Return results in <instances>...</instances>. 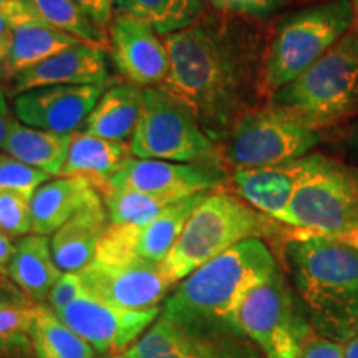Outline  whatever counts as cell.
Here are the masks:
<instances>
[{
	"label": "cell",
	"mask_w": 358,
	"mask_h": 358,
	"mask_svg": "<svg viewBox=\"0 0 358 358\" xmlns=\"http://www.w3.org/2000/svg\"><path fill=\"white\" fill-rule=\"evenodd\" d=\"M169 73L161 90L185 105L214 143L257 108L264 93L267 40L248 19L204 13L194 25L163 37Z\"/></svg>",
	"instance_id": "6da1fadb"
},
{
	"label": "cell",
	"mask_w": 358,
	"mask_h": 358,
	"mask_svg": "<svg viewBox=\"0 0 358 358\" xmlns=\"http://www.w3.org/2000/svg\"><path fill=\"white\" fill-rule=\"evenodd\" d=\"M277 268L264 241H243L182 279L159 317L199 337L245 338L237 327V308L249 290Z\"/></svg>",
	"instance_id": "7a4b0ae2"
},
{
	"label": "cell",
	"mask_w": 358,
	"mask_h": 358,
	"mask_svg": "<svg viewBox=\"0 0 358 358\" xmlns=\"http://www.w3.org/2000/svg\"><path fill=\"white\" fill-rule=\"evenodd\" d=\"M290 274L313 332L338 343L358 335V249L301 232L285 245Z\"/></svg>",
	"instance_id": "3957f363"
},
{
	"label": "cell",
	"mask_w": 358,
	"mask_h": 358,
	"mask_svg": "<svg viewBox=\"0 0 358 358\" xmlns=\"http://www.w3.org/2000/svg\"><path fill=\"white\" fill-rule=\"evenodd\" d=\"M312 128H335L358 115V20L306 73L268 96Z\"/></svg>",
	"instance_id": "277c9868"
},
{
	"label": "cell",
	"mask_w": 358,
	"mask_h": 358,
	"mask_svg": "<svg viewBox=\"0 0 358 358\" xmlns=\"http://www.w3.org/2000/svg\"><path fill=\"white\" fill-rule=\"evenodd\" d=\"M355 20L350 0H325L284 17L266 43L262 69L266 96L306 73Z\"/></svg>",
	"instance_id": "5b68a950"
},
{
	"label": "cell",
	"mask_w": 358,
	"mask_h": 358,
	"mask_svg": "<svg viewBox=\"0 0 358 358\" xmlns=\"http://www.w3.org/2000/svg\"><path fill=\"white\" fill-rule=\"evenodd\" d=\"M268 219L243 198L227 192L208 194L192 211L161 266L173 284H178L243 241L267 234L271 231Z\"/></svg>",
	"instance_id": "8992f818"
},
{
	"label": "cell",
	"mask_w": 358,
	"mask_h": 358,
	"mask_svg": "<svg viewBox=\"0 0 358 358\" xmlns=\"http://www.w3.org/2000/svg\"><path fill=\"white\" fill-rule=\"evenodd\" d=\"M279 222L327 237L357 231L358 168L313 153L310 171Z\"/></svg>",
	"instance_id": "52a82bcc"
},
{
	"label": "cell",
	"mask_w": 358,
	"mask_h": 358,
	"mask_svg": "<svg viewBox=\"0 0 358 358\" xmlns=\"http://www.w3.org/2000/svg\"><path fill=\"white\" fill-rule=\"evenodd\" d=\"M140 159H163L216 166V143L201 129L185 105L159 87L143 90L140 120L129 141Z\"/></svg>",
	"instance_id": "ba28073f"
},
{
	"label": "cell",
	"mask_w": 358,
	"mask_h": 358,
	"mask_svg": "<svg viewBox=\"0 0 358 358\" xmlns=\"http://www.w3.org/2000/svg\"><path fill=\"white\" fill-rule=\"evenodd\" d=\"M320 140L319 131L297 115L267 103L234 124L226 156L236 169L277 166L310 155Z\"/></svg>",
	"instance_id": "9c48e42d"
},
{
	"label": "cell",
	"mask_w": 358,
	"mask_h": 358,
	"mask_svg": "<svg viewBox=\"0 0 358 358\" xmlns=\"http://www.w3.org/2000/svg\"><path fill=\"white\" fill-rule=\"evenodd\" d=\"M236 319L244 337L256 342L266 358H301L313 334L280 267L249 290Z\"/></svg>",
	"instance_id": "30bf717a"
},
{
	"label": "cell",
	"mask_w": 358,
	"mask_h": 358,
	"mask_svg": "<svg viewBox=\"0 0 358 358\" xmlns=\"http://www.w3.org/2000/svg\"><path fill=\"white\" fill-rule=\"evenodd\" d=\"M80 275L88 295L129 310L158 307L174 285L161 264L134 256L106 234Z\"/></svg>",
	"instance_id": "8fae6325"
},
{
	"label": "cell",
	"mask_w": 358,
	"mask_h": 358,
	"mask_svg": "<svg viewBox=\"0 0 358 358\" xmlns=\"http://www.w3.org/2000/svg\"><path fill=\"white\" fill-rule=\"evenodd\" d=\"M58 319L103 355L128 350L158 320L161 307L145 310L113 307L92 295H83L57 313Z\"/></svg>",
	"instance_id": "7c38bea8"
},
{
	"label": "cell",
	"mask_w": 358,
	"mask_h": 358,
	"mask_svg": "<svg viewBox=\"0 0 358 358\" xmlns=\"http://www.w3.org/2000/svg\"><path fill=\"white\" fill-rule=\"evenodd\" d=\"M222 182L224 176L217 166L140 159L131 156L103 185L179 201L216 189Z\"/></svg>",
	"instance_id": "4fadbf2b"
},
{
	"label": "cell",
	"mask_w": 358,
	"mask_h": 358,
	"mask_svg": "<svg viewBox=\"0 0 358 358\" xmlns=\"http://www.w3.org/2000/svg\"><path fill=\"white\" fill-rule=\"evenodd\" d=\"M106 32L113 64L128 83L140 88L164 83L169 73V55L164 40L153 27L128 13L115 12Z\"/></svg>",
	"instance_id": "5bb4252c"
},
{
	"label": "cell",
	"mask_w": 358,
	"mask_h": 358,
	"mask_svg": "<svg viewBox=\"0 0 358 358\" xmlns=\"http://www.w3.org/2000/svg\"><path fill=\"white\" fill-rule=\"evenodd\" d=\"M110 85H58L30 90L13 98V113L27 127L77 133Z\"/></svg>",
	"instance_id": "9a60e30c"
},
{
	"label": "cell",
	"mask_w": 358,
	"mask_h": 358,
	"mask_svg": "<svg viewBox=\"0 0 358 358\" xmlns=\"http://www.w3.org/2000/svg\"><path fill=\"white\" fill-rule=\"evenodd\" d=\"M124 355L127 358H259L248 338L199 337L161 317Z\"/></svg>",
	"instance_id": "2e32d148"
},
{
	"label": "cell",
	"mask_w": 358,
	"mask_h": 358,
	"mask_svg": "<svg viewBox=\"0 0 358 358\" xmlns=\"http://www.w3.org/2000/svg\"><path fill=\"white\" fill-rule=\"evenodd\" d=\"M108 82L105 50L90 43H78L40 62L13 77L12 93L20 95L35 88L58 85H98Z\"/></svg>",
	"instance_id": "e0dca14e"
},
{
	"label": "cell",
	"mask_w": 358,
	"mask_h": 358,
	"mask_svg": "<svg viewBox=\"0 0 358 358\" xmlns=\"http://www.w3.org/2000/svg\"><path fill=\"white\" fill-rule=\"evenodd\" d=\"M312 161L313 153L277 166L236 169L232 181L245 203L267 217L280 221L297 187L310 171Z\"/></svg>",
	"instance_id": "ac0fdd59"
},
{
	"label": "cell",
	"mask_w": 358,
	"mask_h": 358,
	"mask_svg": "<svg viewBox=\"0 0 358 358\" xmlns=\"http://www.w3.org/2000/svg\"><path fill=\"white\" fill-rule=\"evenodd\" d=\"M208 192L194 194L189 198L179 199L168 206L158 217L143 226H111L108 224L105 234L116 241L134 256L150 262L163 264L168 254L176 244V241L185 229L187 219Z\"/></svg>",
	"instance_id": "d6986e66"
},
{
	"label": "cell",
	"mask_w": 358,
	"mask_h": 358,
	"mask_svg": "<svg viewBox=\"0 0 358 358\" xmlns=\"http://www.w3.org/2000/svg\"><path fill=\"white\" fill-rule=\"evenodd\" d=\"M106 221L108 216L100 194L53 232L50 248L53 261L62 272H80L92 264L108 227Z\"/></svg>",
	"instance_id": "ffe728a7"
},
{
	"label": "cell",
	"mask_w": 358,
	"mask_h": 358,
	"mask_svg": "<svg viewBox=\"0 0 358 358\" xmlns=\"http://www.w3.org/2000/svg\"><path fill=\"white\" fill-rule=\"evenodd\" d=\"M98 196L100 192L95 182L88 178L60 176L50 179L32 196V234H53Z\"/></svg>",
	"instance_id": "44dd1931"
},
{
	"label": "cell",
	"mask_w": 358,
	"mask_h": 358,
	"mask_svg": "<svg viewBox=\"0 0 358 358\" xmlns=\"http://www.w3.org/2000/svg\"><path fill=\"white\" fill-rule=\"evenodd\" d=\"M141 105L143 90L140 87L111 83L78 131L108 141L127 143L136 129Z\"/></svg>",
	"instance_id": "7402d4cb"
},
{
	"label": "cell",
	"mask_w": 358,
	"mask_h": 358,
	"mask_svg": "<svg viewBox=\"0 0 358 358\" xmlns=\"http://www.w3.org/2000/svg\"><path fill=\"white\" fill-rule=\"evenodd\" d=\"M62 271L53 261L48 236H27L15 244L8 277L30 301H47Z\"/></svg>",
	"instance_id": "603a6c76"
},
{
	"label": "cell",
	"mask_w": 358,
	"mask_h": 358,
	"mask_svg": "<svg viewBox=\"0 0 358 358\" xmlns=\"http://www.w3.org/2000/svg\"><path fill=\"white\" fill-rule=\"evenodd\" d=\"M71 134L45 131L13 120L2 150L27 166L58 176L69 155Z\"/></svg>",
	"instance_id": "cb8c5ba5"
},
{
	"label": "cell",
	"mask_w": 358,
	"mask_h": 358,
	"mask_svg": "<svg viewBox=\"0 0 358 358\" xmlns=\"http://www.w3.org/2000/svg\"><path fill=\"white\" fill-rule=\"evenodd\" d=\"M128 158H131V153L127 143L77 131L71 134L69 155L58 176H83L92 179L98 187Z\"/></svg>",
	"instance_id": "d4e9b609"
},
{
	"label": "cell",
	"mask_w": 358,
	"mask_h": 358,
	"mask_svg": "<svg viewBox=\"0 0 358 358\" xmlns=\"http://www.w3.org/2000/svg\"><path fill=\"white\" fill-rule=\"evenodd\" d=\"M82 43V40L62 32L43 20H32L15 25L10 55L3 65V75L15 77L20 71L32 69L66 48ZM85 43V42H83Z\"/></svg>",
	"instance_id": "484cf974"
},
{
	"label": "cell",
	"mask_w": 358,
	"mask_h": 358,
	"mask_svg": "<svg viewBox=\"0 0 358 358\" xmlns=\"http://www.w3.org/2000/svg\"><path fill=\"white\" fill-rule=\"evenodd\" d=\"M206 0H115L116 12L136 17L159 37L181 32L204 15Z\"/></svg>",
	"instance_id": "4316f807"
},
{
	"label": "cell",
	"mask_w": 358,
	"mask_h": 358,
	"mask_svg": "<svg viewBox=\"0 0 358 358\" xmlns=\"http://www.w3.org/2000/svg\"><path fill=\"white\" fill-rule=\"evenodd\" d=\"M30 340L37 358H95L93 347L70 330L50 307L37 306Z\"/></svg>",
	"instance_id": "83f0119b"
},
{
	"label": "cell",
	"mask_w": 358,
	"mask_h": 358,
	"mask_svg": "<svg viewBox=\"0 0 358 358\" xmlns=\"http://www.w3.org/2000/svg\"><path fill=\"white\" fill-rule=\"evenodd\" d=\"M111 226H143L159 216L176 201L148 192L122 189V187L98 186Z\"/></svg>",
	"instance_id": "f1b7e54d"
},
{
	"label": "cell",
	"mask_w": 358,
	"mask_h": 358,
	"mask_svg": "<svg viewBox=\"0 0 358 358\" xmlns=\"http://www.w3.org/2000/svg\"><path fill=\"white\" fill-rule=\"evenodd\" d=\"M30 3L45 24L95 47L108 45V34L93 24L73 0H30Z\"/></svg>",
	"instance_id": "f546056e"
},
{
	"label": "cell",
	"mask_w": 358,
	"mask_h": 358,
	"mask_svg": "<svg viewBox=\"0 0 358 358\" xmlns=\"http://www.w3.org/2000/svg\"><path fill=\"white\" fill-rule=\"evenodd\" d=\"M37 306L29 297H7L0 292V350L29 342Z\"/></svg>",
	"instance_id": "4dcf8cb0"
},
{
	"label": "cell",
	"mask_w": 358,
	"mask_h": 358,
	"mask_svg": "<svg viewBox=\"0 0 358 358\" xmlns=\"http://www.w3.org/2000/svg\"><path fill=\"white\" fill-rule=\"evenodd\" d=\"M32 196L19 191L0 189V231L8 236L32 232Z\"/></svg>",
	"instance_id": "1f68e13d"
},
{
	"label": "cell",
	"mask_w": 358,
	"mask_h": 358,
	"mask_svg": "<svg viewBox=\"0 0 358 358\" xmlns=\"http://www.w3.org/2000/svg\"><path fill=\"white\" fill-rule=\"evenodd\" d=\"M50 174L20 163L8 155H0V189L19 191L34 196L40 186L50 181Z\"/></svg>",
	"instance_id": "d6a6232c"
},
{
	"label": "cell",
	"mask_w": 358,
	"mask_h": 358,
	"mask_svg": "<svg viewBox=\"0 0 358 358\" xmlns=\"http://www.w3.org/2000/svg\"><path fill=\"white\" fill-rule=\"evenodd\" d=\"M224 15L239 17V19L266 20L275 15L287 0H206Z\"/></svg>",
	"instance_id": "836d02e7"
},
{
	"label": "cell",
	"mask_w": 358,
	"mask_h": 358,
	"mask_svg": "<svg viewBox=\"0 0 358 358\" xmlns=\"http://www.w3.org/2000/svg\"><path fill=\"white\" fill-rule=\"evenodd\" d=\"M83 295H87V289H85L80 272H62L48 294V303L52 310L58 313Z\"/></svg>",
	"instance_id": "e575fe53"
},
{
	"label": "cell",
	"mask_w": 358,
	"mask_h": 358,
	"mask_svg": "<svg viewBox=\"0 0 358 358\" xmlns=\"http://www.w3.org/2000/svg\"><path fill=\"white\" fill-rule=\"evenodd\" d=\"M73 2L93 24L105 32L108 30L110 22L116 12L115 0H73Z\"/></svg>",
	"instance_id": "d590c367"
},
{
	"label": "cell",
	"mask_w": 358,
	"mask_h": 358,
	"mask_svg": "<svg viewBox=\"0 0 358 358\" xmlns=\"http://www.w3.org/2000/svg\"><path fill=\"white\" fill-rule=\"evenodd\" d=\"M345 347L334 340L312 334L302 348L301 358H343Z\"/></svg>",
	"instance_id": "8d00e7d4"
},
{
	"label": "cell",
	"mask_w": 358,
	"mask_h": 358,
	"mask_svg": "<svg viewBox=\"0 0 358 358\" xmlns=\"http://www.w3.org/2000/svg\"><path fill=\"white\" fill-rule=\"evenodd\" d=\"M0 15L12 20L15 25L32 20H42L35 12L30 0H0Z\"/></svg>",
	"instance_id": "74e56055"
},
{
	"label": "cell",
	"mask_w": 358,
	"mask_h": 358,
	"mask_svg": "<svg viewBox=\"0 0 358 358\" xmlns=\"http://www.w3.org/2000/svg\"><path fill=\"white\" fill-rule=\"evenodd\" d=\"M335 145L348 161L358 164V116L340 128L335 138Z\"/></svg>",
	"instance_id": "f35d334b"
},
{
	"label": "cell",
	"mask_w": 358,
	"mask_h": 358,
	"mask_svg": "<svg viewBox=\"0 0 358 358\" xmlns=\"http://www.w3.org/2000/svg\"><path fill=\"white\" fill-rule=\"evenodd\" d=\"M13 30L15 24L12 20L0 15V66L6 65L8 55H10L13 43Z\"/></svg>",
	"instance_id": "ab89813d"
},
{
	"label": "cell",
	"mask_w": 358,
	"mask_h": 358,
	"mask_svg": "<svg viewBox=\"0 0 358 358\" xmlns=\"http://www.w3.org/2000/svg\"><path fill=\"white\" fill-rule=\"evenodd\" d=\"M13 252H15V244L12 243L10 236L0 231V280L8 275Z\"/></svg>",
	"instance_id": "60d3db41"
},
{
	"label": "cell",
	"mask_w": 358,
	"mask_h": 358,
	"mask_svg": "<svg viewBox=\"0 0 358 358\" xmlns=\"http://www.w3.org/2000/svg\"><path fill=\"white\" fill-rule=\"evenodd\" d=\"M13 120L15 118H12L10 110H8L6 92L0 87V148L3 146V143L7 140V134L10 131Z\"/></svg>",
	"instance_id": "b9f144b4"
},
{
	"label": "cell",
	"mask_w": 358,
	"mask_h": 358,
	"mask_svg": "<svg viewBox=\"0 0 358 358\" xmlns=\"http://www.w3.org/2000/svg\"><path fill=\"white\" fill-rule=\"evenodd\" d=\"M343 358H358V335L347 342L345 357Z\"/></svg>",
	"instance_id": "7bdbcfd3"
},
{
	"label": "cell",
	"mask_w": 358,
	"mask_h": 358,
	"mask_svg": "<svg viewBox=\"0 0 358 358\" xmlns=\"http://www.w3.org/2000/svg\"><path fill=\"white\" fill-rule=\"evenodd\" d=\"M334 239H338V241H342V243H347V244H350L352 248L358 249V229L350 232V234L342 236V237H334Z\"/></svg>",
	"instance_id": "ee69618b"
},
{
	"label": "cell",
	"mask_w": 358,
	"mask_h": 358,
	"mask_svg": "<svg viewBox=\"0 0 358 358\" xmlns=\"http://www.w3.org/2000/svg\"><path fill=\"white\" fill-rule=\"evenodd\" d=\"M95 358H127V355H118V353H116V355H100V357H95Z\"/></svg>",
	"instance_id": "f6af8a7d"
},
{
	"label": "cell",
	"mask_w": 358,
	"mask_h": 358,
	"mask_svg": "<svg viewBox=\"0 0 358 358\" xmlns=\"http://www.w3.org/2000/svg\"><path fill=\"white\" fill-rule=\"evenodd\" d=\"M350 2H352L353 8H355V12H357V17H358V0H350Z\"/></svg>",
	"instance_id": "bcb514c9"
},
{
	"label": "cell",
	"mask_w": 358,
	"mask_h": 358,
	"mask_svg": "<svg viewBox=\"0 0 358 358\" xmlns=\"http://www.w3.org/2000/svg\"><path fill=\"white\" fill-rule=\"evenodd\" d=\"M0 75H3V71H2V70H0Z\"/></svg>",
	"instance_id": "7dc6e473"
}]
</instances>
